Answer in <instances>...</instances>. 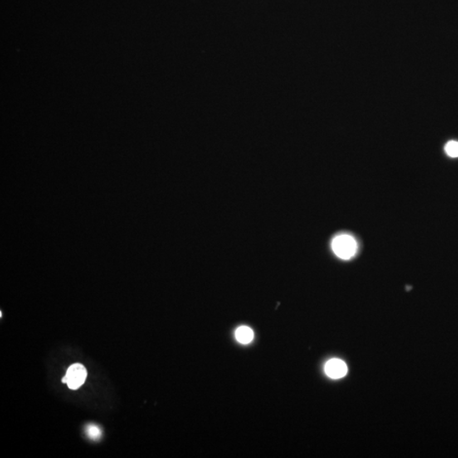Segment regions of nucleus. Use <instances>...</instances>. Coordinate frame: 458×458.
I'll use <instances>...</instances> for the list:
<instances>
[{"label":"nucleus","mask_w":458,"mask_h":458,"mask_svg":"<svg viewBox=\"0 0 458 458\" xmlns=\"http://www.w3.org/2000/svg\"><path fill=\"white\" fill-rule=\"evenodd\" d=\"M332 250L338 258L349 260L357 251V243L349 235H339L332 241Z\"/></svg>","instance_id":"f257e3e1"},{"label":"nucleus","mask_w":458,"mask_h":458,"mask_svg":"<svg viewBox=\"0 0 458 458\" xmlns=\"http://www.w3.org/2000/svg\"><path fill=\"white\" fill-rule=\"evenodd\" d=\"M87 375L86 367L80 363H75L69 367L62 382L66 384L70 390H78L85 383Z\"/></svg>","instance_id":"f03ea898"},{"label":"nucleus","mask_w":458,"mask_h":458,"mask_svg":"<svg viewBox=\"0 0 458 458\" xmlns=\"http://www.w3.org/2000/svg\"><path fill=\"white\" fill-rule=\"evenodd\" d=\"M347 366L340 359H331L325 365L326 374L333 379H338L347 375Z\"/></svg>","instance_id":"7ed1b4c3"},{"label":"nucleus","mask_w":458,"mask_h":458,"mask_svg":"<svg viewBox=\"0 0 458 458\" xmlns=\"http://www.w3.org/2000/svg\"><path fill=\"white\" fill-rule=\"evenodd\" d=\"M235 337L240 343L247 345L253 340L254 332L249 327L241 326L240 328H237V330L235 332Z\"/></svg>","instance_id":"20e7f679"},{"label":"nucleus","mask_w":458,"mask_h":458,"mask_svg":"<svg viewBox=\"0 0 458 458\" xmlns=\"http://www.w3.org/2000/svg\"><path fill=\"white\" fill-rule=\"evenodd\" d=\"M445 150L449 157L456 158L458 157V142L457 141H450L445 145Z\"/></svg>","instance_id":"39448f33"},{"label":"nucleus","mask_w":458,"mask_h":458,"mask_svg":"<svg viewBox=\"0 0 458 458\" xmlns=\"http://www.w3.org/2000/svg\"><path fill=\"white\" fill-rule=\"evenodd\" d=\"M87 435L91 440H99L101 436V430L98 426L94 425H89L87 429Z\"/></svg>","instance_id":"423d86ee"}]
</instances>
